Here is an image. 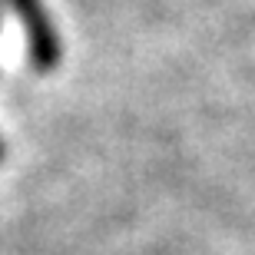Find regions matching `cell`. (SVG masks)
Here are the masks:
<instances>
[{"instance_id": "obj_1", "label": "cell", "mask_w": 255, "mask_h": 255, "mask_svg": "<svg viewBox=\"0 0 255 255\" xmlns=\"http://www.w3.org/2000/svg\"><path fill=\"white\" fill-rule=\"evenodd\" d=\"M7 10H13L27 30V53H30V66L37 73H50L60 63V37L53 30L43 0H0Z\"/></svg>"}, {"instance_id": "obj_2", "label": "cell", "mask_w": 255, "mask_h": 255, "mask_svg": "<svg viewBox=\"0 0 255 255\" xmlns=\"http://www.w3.org/2000/svg\"><path fill=\"white\" fill-rule=\"evenodd\" d=\"M0 159H3V142H0Z\"/></svg>"}, {"instance_id": "obj_3", "label": "cell", "mask_w": 255, "mask_h": 255, "mask_svg": "<svg viewBox=\"0 0 255 255\" xmlns=\"http://www.w3.org/2000/svg\"><path fill=\"white\" fill-rule=\"evenodd\" d=\"M3 10H7V7H3V3H0V17H3Z\"/></svg>"}]
</instances>
